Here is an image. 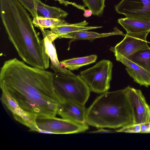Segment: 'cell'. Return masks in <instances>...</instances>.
Masks as SVG:
<instances>
[{
	"mask_svg": "<svg viewBox=\"0 0 150 150\" xmlns=\"http://www.w3.org/2000/svg\"><path fill=\"white\" fill-rule=\"evenodd\" d=\"M53 73L32 67L16 58L6 61L0 72V86L24 110L38 119L56 117L59 101L53 83Z\"/></svg>",
	"mask_w": 150,
	"mask_h": 150,
	"instance_id": "6da1fadb",
	"label": "cell"
},
{
	"mask_svg": "<svg viewBox=\"0 0 150 150\" xmlns=\"http://www.w3.org/2000/svg\"><path fill=\"white\" fill-rule=\"evenodd\" d=\"M1 16L8 38L27 64L46 70L50 59L26 9L18 0H0Z\"/></svg>",
	"mask_w": 150,
	"mask_h": 150,
	"instance_id": "7a4b0ae2",
	"label": "cell"
},
{
	"mask_svg": "<svg viewBox=\"0 0 150 150\" xmlns=\"http://www.w3.org/2000/svg\"><path fill=\"white\" fill-rule=\"evenodd\" d=\"M86 123L98 128L119 129L132 123L126 89L107 91L87 109Z\"/></svg>",
	"mask_w": 150,
	"mask_h": 150,
	"instance_id": "3957f363",
	"label": "cell"
},
{
	"mask_svg": "<svg viewBox=\"0 0 150 150\" xmlns=\"http://www.w3.org/2000/svg\"><path fill=\"white\" fill-rule=\"evenodd\" d=\"M53 83L60 103L71 101L85 105L88 99L91 91L80 75L54 73Z\"/></svg>",
	"mask_w": 150,
	"mask_h": 150,
	"instance_id": "277c9868",
	"label": "cell"
},
{
	"mask_svg": "<svg viewBox=\"0 0 150 150\" xmlns=\"http://www.w3.org/2000/svg\"><path fill=\"white\" fill-rule=\"evenodd\" d=\"M113 64L110 61L103 59L93 67L80 72V76L91 91L102 93L108 91L112 79Z\"/></svg>",
	"mask_w": 150,
	"mask_h": 150,
	"instance_id": "5b68a950",
	"label": "cell"
},
{
	"mask_svg": "<svg viewBox=\"0 0 150 150\" xmlns=\"http://www.w3.org/2000/svg\"><path fill=\"white\" fill-rule=\"evenodd\" d=\"M38 132L49 134H71L84 132L88 129L87 124H81L56 117L38 119Z\"/></svg>",
	"mask_w": 150,
	"mask_h": 150,
	"instance_id": "8992f818",
	"label": "cell"
},
{
	"mask_svg": "<svg viewBox=\"0 0 150 150\" xmlns=\"http://www.w3.org/2000/svg\"><path fill=\"white\" fill-rule=\"evenodd\" d=\"M125 88L132 112V124L150 123V106L141 91L129 86Z\"/></svg>",
	"mask_w": 150,
	"mask_h": 150,
	"instance_id": "52a82bcc",
	"label": "cell"
},
{
	"mask_svg": "<svg viewBox=\"0 0 150 150\" xmlns=\"http://www.w3.org/2000/svg\"><path fill=\"white\" fill-rule=\"evenodd\" d=\"M2 94L1 100L12 113L14 118L26 126L31 131H38L36 124L38 118L36 114L26 111L23 109L3 86H0Z\"/></svg>",
	"mask_w": 150,
	"mask_h": 150,
	"instance_id": "ba28073f",
	"label": "cell"
},
{
	"mask_svg": "<svg viewBox=\"0 0 150 150\" xmlns=\"http://www.w3.org/2000/svg\"><path fill=\"white\" fill-rule=\"evenodd\" d=\"M115 9L126 18L150 21V0H122Z\"/></svg>",
	"mask_w": 150,
	"mask_h": 150,
	"instance_id": "9c48e42d",
	"label": "cell"
},
{
	"mask_svg": "<svg viewBox=\"0 0 150 150\" xmlns=\"http://www.w3.org/2000/svg\"><path fill=\"white\" fill-rule=\"evenodd\" d=\"M149 33H127L124 39L115 47H111L110 50L127 58L138 51L149 47L146 41Z\"/></svg>",
	"mask_w": 150,
	"mask_h": 150,
	"instance_id": "30bf717a",
	"label": "cell"
},
{
	"mask_svg": "<svg viewBox=\"0 0 150 150\" xmlns=\"http://www.w3.org/2000/svg\"><path fill=\"white\" fill-rule=\"evenodd\" d=\"M33 18L41 17L61 18L68 13L60 8L49 6L40 0H18Z\"/></svg>",
	"mask_w": 150,
	"mask_h": 150,
	"instance_id": "8fae6325",
	"label": "cell"
},
{
	"mask_svg": "<svg viewBox=\"0 0 150 150\" xmlns=\"http://www.w3.org/2000/svg\"><path fill=\"white\" fill-rule=\"evenodd\" d=\"M87 109L85 105L71 101L59 104L57 111L62 118L81 124H87Z\"/></svg>",
	"mask_w": 150,
	"mask_h": 150,
	"instance_id": "7c38bea8",
	"label": "cell"
},
{
	"mask_svg": "<svg viewBox=\"0 0 150 150\" xmlns=\"http://www.w3.org/2000/svg\"><path fill=\"white\" fill-rule=\"evenodd\" d=\"M117 61L121 62L126 67V70L134 81L140 86L148 87L150 86V71H147L122 56L115 51H113Z\"/></svg>",
	"mask_w": 150,
	"mask_h": 150,
	"instance_id": "4fadbf2b",
	"label": "cell"
},
{
	"mask_svg": "<svg viewBox=\"0 0 150 150\" xmlns=\"http://www.w3.org/2000/svg\"><path fill=\"white\" fill-rule=\"evenodd\" d=\"M42 32L44 40L46 52L51 61L50 67L54 73L69 75L72 76L76 75L60 64L58 58L56 51L53 42L57 39L56 36L51 31L40 28Z\"/></svg>",
	"mask_w": 150,
	"mask_h": 150,
	"instance_id": "5bb4252c",
	"label": "cell"
},
{
	"mask_svg": "<svg viewBox=\"0 0 150 150\" xmlns=\"http://www.w3.org/2000/svg\"><path fill=\"white\" fill-rule=\"evenodd\" d=\"M88 24L86 20L74 24L68 23L50 29L51 32L56 35L57 39L68 38V35L71 33L102 28V26H86Z\"/></svg>",
	"mask_w": 150,
	"mask_h": 150,
	"instance_id": "9a60e30c",
	"label": "cell"
},
{
	"mask_svg": "<svg viewBox=\"0 0 150 150\" xmlns=\"http://www.w3.org/2000/svg\"><path fill=\"white\" fill-rule=\"evenodd\" d=\"M115 35H125L117 27L114 28L113 31L107 33H100L88 30L71 33L69 34L68 36V38L71 39L69 42L68 50L69 49L71 43L74 41L81 40H88L93 41L94 39L98 38L106 37Z\"/></svg>",
	"mask_w": 150,
	"mask_h": 150,
	"instance_id": "2e32d148",
	"label": "cell"
},
{
	"mask_svg": "<svg viewBox=\"0 0 150 150\" xmlns=\"http://www.w3.org/2000/svg\"><path fill=\"white\" fill-rule=\"evenodd\" d=\"M118 22L127 33L150 32V21L126 17L119 19Z\"/></svg>",
	"mask_w": 150,
	"mask_h": 150,
	"instance_id": "e0dca14e",
	"label": "cell"
},
{
	"mask_svg": "<svg viewBox=\"0 0 150 150\" xmlns=\"http://www.w3.org/2000/svg\"><path fill=\"white\" fill-rule=\"evenodd\" d=\"M97 56L95 54L82 57L74 58L60 62L62 67L70 71L78 70L80 67L95 62Z\"/></svg>",
	"mask_w": 150,
	"mask_h": 150,
	"instance_id": "ac0fdd59",
	"label": "cell"
},
{
	"mask_svg": "<svg viewBox=\"0 0 150 150\" xmlns=\"http://www.w3.org/2000/svg\"><path fill=\"white\" fill-rule=\"evenodd\" d=\"M127 58L150 71V47L138 51Z\"/></svg>",
	"mask_w": 150,
	"mask_h": 150,
	"instance_id": "d6986e66",
	"label": "cell"
},
{
	"mask_svg": "<svg viewBox=\"0 0 150 150\" xmlns=\"http://www.w3.org/2000/svg\"><path fill=\"white\" fill-rule=\"evenodd\" d=\"M32 22L35 26L44 29H51L67 23L64 20L61 18L41 17L33 18Z\"/></svg>",
	"mask_w": 150,
	"mask_h": 150,
	"instance_id": "ffe728a7",
	"label": "cell"
},
{
	"mask_svg": "<svg viewBox=\"0 0 150 150\" xmlns=\"http://www.w3.org/2000/svg\"><path fill=\"white\" fill-rule=\"evenodd\" d=\"M85 6L91 10L94 15L99 16L103 13L105 0H82Z\"/></svg>",
	"mask_w": 150,
	"mask_h": 150,
	"instance_id": "44dd1931",
	"label": "cell"
},
{
	"mask_svg": "<svg viewBox=\"0 0 150 150\" xmlns=\"http://www.w3.org/2000/svg\"><path fill=\"white\" fill-rule=\"evenodd\" d=\"M116 132L141 133V124H132L115 130Z\"/></svg>",
	"mask_w": 150,
	"mask_h": 150,
	"instance_id": "7402d4cb",
	"label": "cell"
},
{
	"mask_svg": "<svg viewBox=\"0 0 150 150\" xmlns=\"http://www.w3.org/2000/svg\"><path fill=\"white\" fill-rule=\"evenodd\" d=\"M115 130V131L111 130V129H104L103 128H100V129H99L97 130L91 131V132H88L90 133H113L116 132Z\"/></svg>",
	"mask_w": 150,
	"mask_h": 150,
	"instance_id": "603a6c76",
	"label": "cell"
},
{
	"mask_svg": "<svg viewBox=\"0 0 150 150\" xmlns=\"http://www.w3.org/2000/svg\"><path fill=\"white\" fill-rule=\"evenodd\" d=\"M93 14L92 11L90 9H85L84 11L83 16L85 17L88 18Z\"/></svg>",
	"mask_w": 150,
	"mask_h": 150,
	"instance_id": "cb8c5ba5",
	"label": "cell"
},
{
	"mask_svg": "<svg viewBox=\"0 0 150 150\" xmlns=\"http://www.w3.org/2000/svg\"><path fill=\"white\" fill-rule=\"evenodd\" d=\"M150 133V128L149 129V130L148 131V132H147V133Z\"/></svg>",
	"mask_w": 150,
	"mask_h": 150,
	"instance_id": "d4e9b609",
	"label": "cell"
},
{
	"mask_svg": "<svg viewBox=\"0 0 150 150\" xmlns=\"http://www.w3.org/2000/svg\"><path fill=\"white\" fill-rule=\"evenodd\" d=\"M56 0V1H58V0Z\"/></svg>",
	"mask_w": 150,
	"mask_h": 150,
	"instance_id": "484cf974",
	"label": "cell"
}]
</instances>
